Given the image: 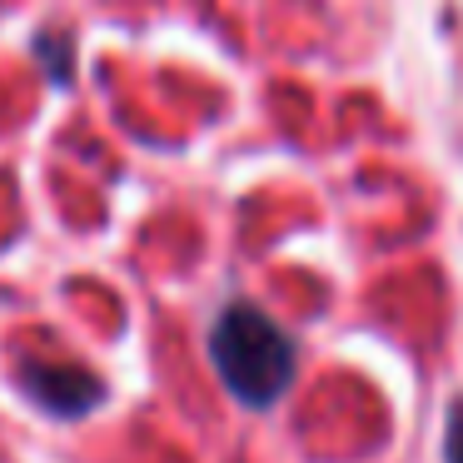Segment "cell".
<instances>
[{
    "mask_svg": "<svg viewBox=\"0 0 463 463\" xmlns=\"http://www.w3.org/2000/svg\"><path fill=\"white\" fill-rule=\"evenodd\" d=\"M210 364L220 383L250 409H269L294 383V339L279 319H269L254 304H230L210 324Z\"/></svg>",
    "mask_w": 463,
    "mask_h": 463,
    "instance_id": "cell-1",
    "label": "cell"
},
{
    "mask_svg": "<svg viewBox=\"0 0 463 463\" xmlns=\"http://www.w3.org/2000/svg\"><path fill=\"white\" fill-rule=\"evenodd\" d=\"M449 463H463V399L453 403V423H449Z\"/></svg>",
    "mask_w": 463,
    "mask_h": 463,
    "instance_id": "cell-3",
    "label": "cell"
},
{
    "mask_svg": "<svg viewBox=\"0 0 463 463\" xmlns=\"http://www.w3.org/2000/svg\"><path fill=\"white\" fill-rule=\"evenodd\" d=\"M21 389L41 409H51L55 419H80V413H90L105 399L100 373H90L85 364H65V359H21Z\"/></svg>",
    "mask_w": 463,
    "mask_h": 463,
    "instance_id": "cell-2",
    "label": "cell"
}]
</instances>
